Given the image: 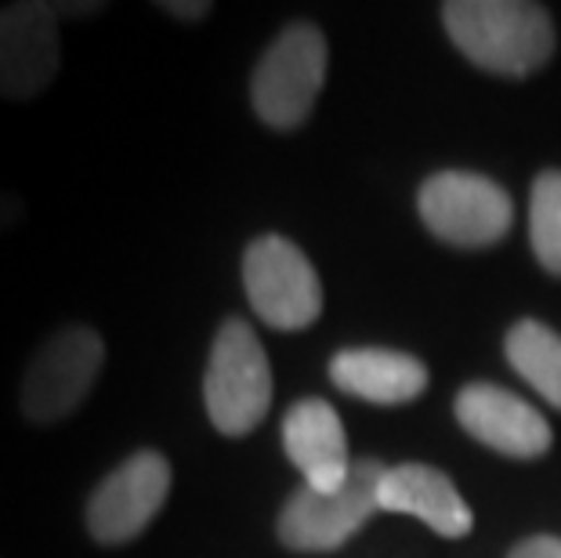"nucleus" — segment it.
I'll use <instances>...</instances> for the list:
<instances>
[{
    "instance_id": "9d476101",
    "label": "nucleus",
    "mask_w": 561,
    "mask_h": 558,
    "mask_svg": "<svg viewBox=\"0 0 561 558\" xmlns=\"http://www.w3.org/2000/svg\"><path fill=\"white\" fill-rule=\"evenodd\" d=\"M453 413H457L460 429L474 443L515 460L543 457L554 443L551 424H547V418L533 402H525L515 391L489 382L463 385L457 391V399H453Z\"/></svg>"
},
{
    "instance_id": "7ed1b4c3",
    "label": "nucleus",
    "mask_w": 561,
    "mask_h": 558,
    "mask_svg": "<svg viewBox=\"0 0 561 558\" xmlns=\"http://www.w3.org/2000/svg\"><path fill=\"white\" fill-rule=\"evenodd\" d=\"M105 366V341L88 323H66L33 349L19 382L22 421L51 429L88 402Z\"/></svg>"
},
{
    "instance_id": "1a4fd4ad",
    "label": "nucleus",
    "mask_w": 561,
    "mask_h": 558,
    "mask_svg": "<svg viewBox=\"0 0 561 558\" xmlns=\"http://www.w3.org/2000/svg\"><path fill=\"white\" fill-rule=\"evenodd\" d=\"M62 19L47 0L0 8V99L33 102L62 69Z\"/></svg>"
},
{
    "instance_id": "39448f33",
    "label": "nucleus",
    "mask_w": 561,
    "mask_h": 558,
    "mask_svg": "<svg viewBox=\"0 0 561 558\" xmlns=\"http://www.w3.org/2000/svg\"><path fill=\"white\" fill-rule=\"evenodd\" d=\"M388 465L377 457H359L341 490L319 493L301 482L286 497L276 519V537L283 548L301 555H322L344 548L359 533L369 515L380 512L377 493Z\"/></svg>"
},
{
    "instance_id": "f8f14e48",
    "label": "nucleus",
    "mask_w": 561,
    "mask_h": 558,
    "mask_svg": "<svg viewBox=\"0 0 561 558\" xmlns=\"http://www.w3.org/2000/svg\"><path fill=\"white\" fill-rule=\"evenodd\" d=\"M377 504L380 512L421 519L427 529H435L446 540L468 537L474 526L471 508L460 497L457 486H453L449 475L432 465H416V460H405V465L385 471Z\"/></svg>"
},
{
    "instance_id": "4468645a",
    "label": "nucleus",
    "mask_w": 561,
    "mask_h": 558,
    "mask_svg": "<svg viewBox=\"0 0 561 558\" xmlns=\"http://www.w3.org/2000/svg\"><path fill=\"white\" fill-rule=\"evenodd\" d=\"M504 355L525 385L561 410V334L540 319H518L504 338Z\"/></svg>"
},
{
    "instance_id": "dca6fc26",
    "label": "nucleus",
    "mask_w": 561,
    "mask_h": 558,
    "mask_svg": "<svg viewBox=\"0 0 561 558\" xmlns=\"http://www.w3.org/2000/svg\"><path fill=\"white\" fill-rule=\"evenodd\" d=\"M507 558H561V537L554 533H533L507 551Z\"/></svg>"
},
{
    "instance_id": "9b49d317",
    "label": "nucleus",
    "mask_w": 561,
    "mask_h": 558,
    "mask_svg": "<svg viewBox=\"0 0 561 558\" xmlns=\"http://www.w3.org/2000/svg\"><path fill=\"white\" fill-rule=\"evenodd\" d=\"M283 449L290 465L301 471L308 490L333 493L355 465L341 413L327 399H301L283 418Z\"/></svg>"
},
{
    "instance_id": "6e6552de",
    "label": "nucleus",
    "mask_w": 561,
    "mask_h": 558,
    "mask_svg": "<svg viewBox=\"0 0 561 558\" xmlns=\"http://www.w3.org/2000/svg\"><path fill=\"white\" fill-rule=\"evenodd\" d=\"M171 460L160 449H135L94 486L83 504L88 537L102 548H124V544L138 540L152 526V519L163 512L167 497H171Z\"/></svg>"
},
{
    "instance_id": "f3484780",
    "label": "nucleus",
    "mask_w": 561,
    "mask_h": 558,
    "mask_svg": "<svg viewBox=\"0 0 561 558\" xmlns=\"http://www.w3.org/2000/svg\"><path fill=\"white\" fill-rule=\"evenodd\" d=\"M160 11L174 22H203L214 11L210 0H160Z\"/></svg>"
},
{
    "instance_id": "0eeeda50",
    "label": "nucleus",
    "mask_w": 561,
    "mask_h": 558,
    "mask_svg": "<svg viewBox=\"0 0 561 558\" xmlns=\"http://www.w3.org/2000/svg\"><path fill=\"white\" fill-rule=\"evenodd\" d=\"M416 210L427 232L449 247L482 251L504 240L515 221L507 189L479 171H438L416 193Z\"/></svg>"
},
{
    "instance_id": "a211bd4d",
    "label": "nucleus",
    "mask_w": 561,
    "mask_h": 558,
    "mask_svg": "<svg viewBox=\"0 0 561 558\" xmlns=\"http://www.w3.org/2000/svg\"><path fill=\"white\" fill-rule=\"evenodd\" d=\"M22 218H26V200L11 193V189H0V236H8L15 225H22Z\"/></svg>"
},
{
    "instance_id": "423d86ee",
    "label": "nucleus",
    "mask_w": 561,
    "mask_h": 558,
    "mask_svg": "<svg viewBox=\"0 0 561 558\" xmlns=\"http://www.w3.org/2000/svg\"><path fill=\"white\" fill-rule=\"evenodd\" d=\"M243 291L261 323L294 334L322 312V283L316 265L294 240L265 232L243 251Z\"/></svg>"
},
{
    "instance_id": "20e7f679",
    "label": "nucleus",
    "mask_w": 561,
    "mask_h": 558,
    "mask_svg": "<svg viewBox=\"0 0 561 558\" xmlns=\"http://www.w3.org/2000/svg\"><path fill=\"white\" fill-rule=\"evenodd\" d=\"M327 37L316 22H290L261 52L250 73V105L272 130H294L312 116L327 84Z\"/></svg>"
},
{
    "instance_id": "f257e3e1",
    "label": "nucleus",
    "mask_w": 561,
    "mask_h": 558,
    "mask_svg": "<svg viewBox=\"0 0 561 558\" xmlns=\"http://www.w3.org/2000/svg\"><path fill=\"white\" fill-rule=\"evenodd\" d=\"M442 26L468 62L511 80L533 77L558 44L547 8L529 0H449Z\"/></svg>"
},
{
    "instance_id": "2eb2a0df",
    "label": "nucleus",
    "mask_w": 561,
    "mask_h": 558,
    "mask_svg": "<svg viewBox=\"0 0 561 558\" xmlns=\"http://www.w3.org/2000/svg\"><path fill=\"white\" fill-rule=\"evenodd\" d=\"M529 243L536 261L561 276V171L547 168L536 174L529 193Z\"/></svg>"
},
{
    "instance_id": "6ab92c4d",
    "label": "nucleus",
    "mask_w": 561,
    "mask_h": 558,
    "mask_svg": "<svg viewBox=\"0 0 561 558\" xmlns=\"http://www.w3.org/2000/svg\"><path fill=\"white\" fill-rule=\"evenodd\" d=\"M55 11H58V19H91V15H102L105 11V4L102 0H62V4H55Z\"/></svg>"
},
{
    "instance_id": "ddd939ff",
    "label": "nucleus",
    "mask_w": 561,
    "mask_h": 558,
    "mask_svg": "<svg viewBox=\"0 0 561 558\" xmlns=\"http://www.w3.org/2000/svg\"><path fill=\"white\" fill-rule=\"evenodd\" d=\"M330 382L344 396L377 402V407H402L424 396L427 388V366L410 352L399 349H341L330 360Z\"/></svg>"
},
{
    "instance_id": "f03ea898",
    "label": "nucleus",
    "mask_w": 561,
    "mask_h": 558,
    "mask_svg": "<svg viewBox=\"0 0 561 558\" xmlns=\"http://www.w3.org/2000/svg\"><path fill=\"white\" fill-rule=\"evenodd\" d=\"M272 363L254 327L229 316L210 341L207 371H203V407L221 435H250L272 410Z\"/></svg>"
}]
</instances>
